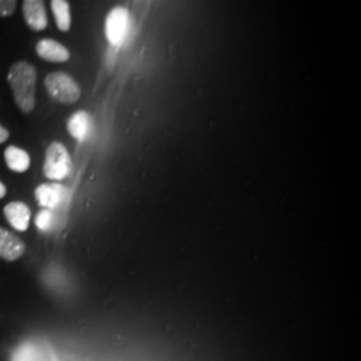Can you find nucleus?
Instances as JSON below:
<instances>
[{
  "mask_svg": "<svg viewBox=\"0 0 361 361\" xmlns=\"http://www.w3.org/2000/svg\"><path fill=\"white\" fill-rule=\"evenodd\" d=\"M16 0H0V18H8L16 11Z\"/></svg>",
  "mask_w": 361,
  "mask_h": 361,
  "instance_id": "4468645a",
  "label": "nucleus"
},
{
  "mask_svg": "<svg viewBox=\"0 0 361 361\" xmlns=\"http://www.w3.org/2000/svg\"><path fill=\"white\" fill-rule=\"evenodd\" d=\"M44 87L52 99L61 104H75L80 98V87L75 79L62 71L51 73L44 78Z\"/></svg>",
  "mask_w": 361,
  "mask_h": 361,
  "instance_id": "f03ea898",
  "label": "nucleus"
},
{
  "mask_svg": "<svg viewBox=\"0 0 361 361\" xmlns=\"http://www.w3.org/2000/svg\"><path fill=\"white\" fill-rule=\"evenodd\" d=\"M26 245L15 233L0 228V258L13 262L23 256Z\"/></svg>",
  "mask_w": 361,
  "mask_h": 361,
  "instance_id": "0eeeda50",
  "label": "nucleus"
},
{
  "mask_svg": "<svg viewBox=\"0 0 361 361\" xmlns=\"http://www.w3.org/2000/svg\"><path fill=\"white\" fill-rule=\"evenodd\" d=\"M34 195L40 207L51 210L63 201L66 189L59 183H42L35 189Z\"/></svg>",
  "mask_w": 361,
  "mask_h": 361,
  "instance_id": "6e6552de",
  "label": "nucleus"
},
{
  "mask_svg": "<svg viewBox=\"0 0 361 361\" xmlns=\"http://www.w3.org/2000/svg\"><path fill=\"white\" fill-rule=\"evenodd\" d=\"M73 169V161L65 145L52 142L46 150L43 174L52 180H65Z\"/></svg>",
  "mask_w": 361,
  "mask_h": 361,
  "instance_id": "7ed1b4c3",
  "label": "nucleus"
},
{
  "mask_svg": "<svg viewBox=\"0 0 361 361\" xmlns=\"http://www.w3.org/2000/svg\"><path fill=\"white\" fill-rule=\"evenodd\" d=\"M7 222L18 232H26L31 221V209L22 201H13L3 207Z\"/></svg>",
  "mask_w": 361,
  "mask_h": 361,
  "instance_id": "423d86ee",
  "label": "nucleus"
},
{
  "mask_svg": "<svg viewBox=\"0 0 361 361\" xmlns=\"http://www.w3.org/2000/svg\"><path fill=\"white\" fill-rule=\"evenodd\" d=\"M8 85L13 90L15 104L25 114L32 113L35 109V86L37 70L27 61L15 62L7 75Z\"/></svg>",
  "mask_w": 361,
  "mask_h": 361,
  "instance_id": "f257e3e1",
  "label": "nucleus"
},
{
  "mask_svg": "<svg viewBox=\"0 0 361 361\" xmlns=\"http://www.w3.org/2000/svg\"><path fill=\"white\" fill-rule=\"evenodd\" d=\"M130 15L129 11L123 7L113 8L107 18L104 25L106 38L113 46H121L128 37L129 31Z\"/></svg>",
  "mask_w": 361,
  "mask_h": 361,
  "instance_id": "20e7f679",
  "label": "nucleus"
},
{
  "mask_svg": "<svg viewBox=\"0 0 361 361\" xmlns=\"http://www.w3.org/2000/svg\"><path fill=\"white\" fill-rule=\"evenodd\" d=\"M8 138H10V131L6 129L4 126H1V125H0V145H1V143L7 142V141H8Z\"/></svg>",
  "mask_w": 361,
  "mask_h": 361,
  "instance_id": "2eb2a0df",
  "label": "nucleus"
},
{
  "mask_svg": "<svg viewBox=\"0 0 361 361\" xmlns=\"http://www.w3.org/2000/svg\"><path fill=\"white\" fill-rule=\"evenodd\" d=\"M35 225L38 226V229L47 232L50 231L52 226V213L51 210L47 209H42L35 217Z\"/></svg>",
  "mask_w": 361,
  "mask_h": 361,
  "instance_id": "ddd939ff",
  "label": "nucleus"
},
{
  "mask_svg": "<svg viewBox=\"0 0 361 361\" xmlns=\"http://www.w3.org/2000/svg\"><path fill=\"white\" fill-rule=\"evenodd\" d=\"M22 13L27 26L31 31L40 32L49 26L44 1L42 0H25L22 4Z\"/></svg>",
  "mask_w": 361,
  "mask_h": 361,
  "instance_id": "39448f33",
  "label": "nucleus"
},
{
  "mask_svg": "<svg viewBox=\"0 0 361 361\" xmlns=\"http://www.w3.org/2000/svg\"><path fill=\"white\" fill-rule=\"evenodd\" d=\"M4 161L10 170L15 173H25L31 166V158L26 150L18 146H8L4 150Z\"/></svg>",
  "mask_w": 361,
  "mask_h": 361,
  "instance_id": "9b49d317",
  "label": "nucleus"
},
{
  "mask_svg": "<svg viewBox=\"0 0 361 361\" xmlns=\"http://www.w3.org/2000/svg\"><path fill=\"white\" fill-rule=\"evenodd\" d=\"M6 195H7V188H6V185L3 182H0V200L4 198Z\"/></svg>",
  "mask_w": 361,
  "mask_h": 361,
  "instance_id": "dca6fc26",
  "label": "nucleus"
},
{
  "mask_svg": "<svg viewBox=\"0 0 361 361\" xmlns=\"http://www.w3.org/2000/svg\"><path fill=\"white\" fill-rule=\"evenodd\" d=\"M51 11L55 18L56 27L62 31L67 32L71 27V11L70 4L66 0H52Z\"/></svg>",
  "mask_w": 361,
  "mask_h": 361,
  "instance_id": "f8f14e48",
  "label": "nucleus"
},
{
  "mask_svg": "<svg viewBox=\"0 0 361 361\" xmlns=\"http://www.w3.org/2000/svg\"><path fill=\"white\" fill-rule=\"evenodd\" d=\"M37 54L39 58L54 62V63H65L70 59V51L63 44L54 39H40L37 43Z\"/></svg>",
  "mask_w": 361,
  "mask_h": 361,
  "instance_id": "1a4fd4ad",
  "label": "nucleus"
},
{
  "mask_svg": "<svg viewBox=\"0 0 361 361\" xmlns=\"http://www.w3.org/2000/svg\"><path fill=\"white\" fill-rule=\"evenodd\" d=\"M92 121L89 113L78 111L74 116H70L67 122V130L73 138L79 142H83L90 135Z\"/></svg>",
  "mask_w": 361,
  "mask_h": 361,
  "instance_id": "9d476101",
  "label": "nucleus"
}]
</instances>
